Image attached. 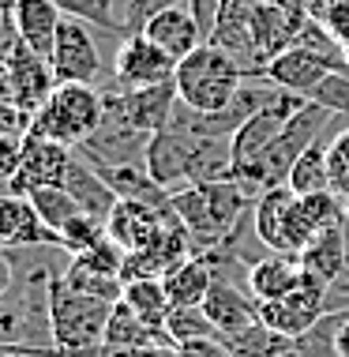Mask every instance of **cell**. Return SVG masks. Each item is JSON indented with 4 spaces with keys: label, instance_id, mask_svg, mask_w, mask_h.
I'll use <instances>...</instances> for the list:
<instances>
[{
    "label": "cell",
    "instance_id": "1",
    "mask_svg": "<svg viewBox=\"0 0 349 357\" xmlns=\"http://www.w3.org/2000/svg\"><path fill=\"white\" fill-rule=\"evenodd\" d=\"M116 301L79 294L61 275L49 278V331L61 357H98Z\"/></svg>",
    "mask_w": 349,
    "mask_h": 357
},
{
    "label": "cell",
    "instance_id": "2",
    "mask_svg": "<svg viewBox=\"0 0 349 357\" xmlns=\"http://www.w3.org/2000/svg\"><path fill=\"white\" fill-rule=\"evenodd\" d=\"M173 83H177V98L184 105H192L199 113H218L240 94L248 75L233 53H226L215 42H203L199 50H192L184 61H177Z\"/></svg>",
    "mask_w": 349,
    "mask_h": 357
},
{
    "label": "cell",
    "instance_id": "3",
    "mask_svg": "<svg viewBox=\"0 0 349 357\" xmlns=\"http://www.w3.org/2000/svg\"><path fill=\"white\" fill-rule=\"evenodd\" d=\"M334 113L327 109V105H319L308 98L300 109L289 117V124L282 132H278V139L270 143V147L259 154L256 162H248L245 169H233L229 177L240 181V185H248L251 192H263V188H274V185H286L289 169H293V162L304 154L312 143L323 136V128L331 124Z\"/></svg>",
    "mask_w": 349,
    "mask_h": 357
},
{
    "label": "cell",
    "instance_id": "4",
    "mask_svg": "<svg viewBox=\"0 0 349 357\" xmlns=\"http://www.w3.org/2000/svg\"><path fill=\"white\" fill-rule=\"evenodd\" d=\"M105 105L102 91L94 83H56V91L42 102V109L31 117V136L56 139L68 147H83L102 128Z\"/></svg>",
    "mask_w": 349,
    "mask_h": 357
},
{
    "label": "cell",
    "instance_id": "5",
    "mask_svg": "<svg viewBox=\"0 0 349 357\" xmlns=\"http://www.w3.org/2000/svg\"><path fill=\"white\" fill-rule=\"evenodd\" d=\"M102 105L105 117L102 124H116V128H135V132H162L173 117V105H177V83H154V86H124L121 94L102 91Z\"/></svg>",
    "mask_w": 349,
    "mask_h": 357
},
{
    "label": "cell",
    "instance_id": "6",
    "mask_svg": "<svg viewBox=\"0 0 349 357\" xmlns=\"http://www.w3.org/2000/svg\"><path fill=\"white\" fill-rule=\"evenodd\" d=\"M331 72H349V64L334 61V56H323L316 50H304V45H289L286 53L270 56L263 68L251 72L248 79L251 83H267V86H274V91H289V94L308 98V94H312Z\"/></svg>",
    "mask_w": 349,
    "mask_h": 357
},
{
    "label": "cell",
    "instance_id": "7",
    "mask_svg": "<svg viewBox=\"0 0 349 357\" xmlns=\"http://www.w3.org/2000/svg\"><path fill=\"white\" fill-rule=\"evenodd\" d=\"M192 158H196V136L180 124H166L162 132H154L143 154V166L162 188L177 192L184 185H192Z\"/></svg>",
    "mask_w": 349,
    "mask_h": 357
},
{
    "label": "cell",
    "instance_id": "8",
    "mask_svg": "<svg viewBox=\"0 0 349 357\" xmlns=\"http://www.w3.org/2000/svg\"><path fill=\"white\" fill-rule=\"evenodd\" d=\"M49 64H53L56 83H94L98 79L102 56L91 38V26L64 15L61 31H56V42H53V53H49Z\"/></svg>",
    "mask_w": 349,
    "mask_h": 357
},
{
    "label": "cell",
    "instance_id": "9",
    "mask_svg": "<svg viewBox=\"0 0 349 357\" xmlns=\"http://www.w3.org/2000/svg\"><path fill=\"white\" fill-rule=\"evenodd\" d=\"M4 83H8V91H12V98L19 102V109L31 113V117L56 91V75H53L49 56L34 53L31 45H23V42L4 56Z\"/></svg>",
    "mask_w": 349,
    "mask_h": 357
},
{
    "label": "cell",
    "instance_id": "10",
    "mask_svg": "<svg viewBox=\"0 0 349 357\" xmlns=\"http://www.w3.org/2000/svg\"><path fill=\"white\" fill-rule=\"evenodd\" d=\"M72 158H75V147H68V143H56V139L31 136V132H26V136H23V158H19L12 192H23V196H31V192H38V188L64 185Z\"/></svg>",
    "mask_w": 349,
    "mask_h": 357
},
{
    "label": "cell",
    "instance_id": "11",
    "mask_svg": "<svg viewBox=\"0 0 349 357\" xmlns=\"http://www.w3.org/2000/svg\"><path fill=\"white\" fill-rule=\"evenodd\" d=\"M116 83L135 91V86H154V83H169L173 72H177V61L154 45L147 34H128L116 50Z\"/></svg>",
    "mask_w": 349,
    "mask_h": 357
},
{
    "label": "cell",
    "instance_id": "12",
    "mask_svg": "<svg viewBox=\"0 0 349 357\" xmlns=\"http://www.w3.org/2000/svg\"><path fill=\"white\" fill-rule=\"evenodd\" d=\"M42 245L61 248L56 229L45 226V218L38 215L31 196H23V192H4V196H0V248L15 252V248H42Z\"/></svg>",
    "mask_w": 349,
    "mask_h": 357
},
{
    "label": "cell",
    "instance_id": "13",
    "mask_svg": "<svg viewBox=\"0 0 349 357\" xmlns=\"http://www.w3.org/2000/svg\"><path fill=\"white\" fill-rule=\"evenodd\" d=\"M203 312L210 316V324H215L226 339H233V335H240L245 327H251L259 320V301L251 297L248 286L215 278L207 289V297H203Z\"/></svg>",
    "mask_w": 349,
    "mask_h": 357
},
{
    "label": "cell",
    "instance_id": "14",
    "mask_svg": "<svg viewBox=\"0 0 349 357\" xmlns=\"http://www.w3.org/2000/svg\"><path fill=\"white\" fill-rule=\"evenodd\" d=\"M166 211L169 207H150V204H139V199H116V207L105 218V237L116 241L132 256L150 245V237L166 222Z\"/></svg>",
    "mask_w": 349,
    "mask_h": 357
},
{
    "label": "cell",
    "instance_id": "15",
    "mask_svg": "<svg viewBox=\"0 0 349 357\" xmlns=\"http://www.w3.org/2000/svg\"><path fill=\"white\" fill-rule=\"evenodd\" d=\"M143 34H147L154 45H162L173 61H184L192 50H199V45L207 42V34H203L199 19L192 15L188 4H173V8L154 12L147 23H143Z\"/></svg>",
    "mask_w": 349,
    "mask_h": 357
},
{
    "label": "cell",
    "instance_id": "16",
    "mask_svg": "<svg viewBox=\"0 0 349 357\" xmlns=\"http://www.w3.org/2000/svg\"><path fill=\"white\" fill-rule=\"evenodd\" d=\"M256 4L259 0H218V19H215V34H210V42L240 61L245 75L256 72V53H251V15H256Z\"/></svg>",
    "mask_w": 349,
    "mask_h": 357
},
{
    "label": "cell",
    "instance_id": "17",
    "mask_svg": "<svg viewBox=\"0 0 349 357\" xmlns=\"http://www.w3.org/2000/svg\"><path fill=\"white\" fill-rule=\"evenodd\" d=\"M297 204V192L289 185L263 188L251 207V234L267 252H286V218Z\"/></svg>",
    "mask_w": 349,
    "mask_h": 357
},
{
    "label": "cell",
    "instance_id": "18",
    "mask_svg": "<svg viewBox=\"0 0 349 357\" xmlns=\"http://www.w3.org/2000/svg\"><path fill=\"white\" fill-rule=\"evenodd\" d=\"M12 19L23 45H31L42 56L53 53L56 31H61V19H64L56 0H12Z\"/></svg>",
    "mask_w": 349,
    "mask_h": 357
},
{
    "label": "cell",
    "instance_id": "19",
    "mask_svg": "<svg viewBox=\"0 0 349 357\" xmlns=\"http://www.w3.org/2000/svg\"><path fill=\"white\" fill-rule=\"evenodd\" d=\"M300 259L286 252H267L248 267V289L256 301H282V297L300 282Z\"/></svg>",
    "mask_w": 349,
    "mask_h": 357
},
{
    "label": "cell",
    "instance_id": "20",
    "mask_svg": "<svg viewBox=\"0 0 349 357\" xmlns=\"http://www.w3.org/2000/svg\"><path fill=\"white\" fill-rule=\"evenodd\" d=\"M64 188L75 196V204H79L86 215H94V218H109V211L116 207V192L102 181V173L91 166V162L83 158L79 151H75V158H72V166H68V177H64Z\"/></svg>",
    "mask_w": 349,
    "mask_h": 357
},
{
    "label": "cell",
    "instance_id": "21",
    "mask_svg": "<svg viewBox=\"0 0 349 357\" xmlns=\"http://www.w3.org/2000/svg\"><path fill=\"white\" fill-rule=\"evenodd\" d=\"M162 286H166V297L173 308H196L203 305V297H207L210 282H215V275H210V267L203 264V256H184L177 264L169 267L166 275H158Z\"/></svg>",
    "mask_w": 349,
    "mask_h": 357
},
{
    "label": "cell",
    "instance_id": "22",
    "mask_svg": "<svg viewBox=\"0 0 349 357\" xmlns=\"http://www.w3.org/2000/svg\"><path fill=\"white\" fill-rule=\"evenodd\" d=\"M297 259H300L304 271L319 275L327 286H331L346 267V222L342 226H331V229H319V234L300 248Z\"/></svg>",
    "mask_w": 349,
    "mask_h": 357
},
{
    "label": "cell",
    "instance_id": "23",
    "mask_svg": "<svg viewBox=\"0 0 349 357\" xmlns=\"http://www.w3.org/2000/svg\"><path fill=\"white\" fill-rule=\"evenodd\" d=\"M105 350H128V346H173V339L158 327L143 324L139 316L132 312L124 301L113 305L109 312V324H105Z\"/></svg>",
    "mask_w": 349,
    "mask_h": 357
},
{
    "label": "cell",
    "instance_id": "24",
    "mask_svg": "<svg viewBox=\"0 0 349 357\" xmlns=\"http://www.w3.org/2000/svg\"><path fill=\"white\" fill-rule=\"evenodd\" d=\"M121 301L128 305L143 324H150V327H158V331H166V320H169L173 305H169L166 286H162L158 275L128 278V282H124V297H121Z\"/></svg>",
    "mask_w": 349,
    "mask_h": 357
},
{
    "label": "cell",
    "instance_id": "25",
    "mask_svg": "<svg viewBox=\"0 0 349 357\" xmlns=\"http://www.w3.org/2000/svg\"><path fill=\"white\" fill-rule=\"evenodd\" d=\"M327 143H331V124H327L323 136H319L312 147H308V151L293 162L286 185L293 188L297 196H308V192H327V188H331V173H327Z\"/></svg>",
    "mask_w": 349,
    "mask_h": 357
},
{
    "label": "cell",
    "instance_id": "26",
    "mask_svg": "<svg viewBox=\"0 0 349 357\" xmlns=\"http://www.w3.org/2000/svg\"><path fill=\"white\" fill-rule=\"evenodd\" d=\"M31 199H34V207H38V215L45 218V226L56 229V237H61V229L68 226V222H75L79 215H86V211L75 204V196L68 192L64 185H49V188H38L31 192Z\"/></svg>",
    "mask_w": 349,
    "mask_h": 357
},
{
    "label": "cell",
    "instance_id": "27",
    "mask_svg": "<svg viewBox=\"0 0 349 357\" xmlns=\"http://www.w3.org/2000/svg\"><path fill=\"white\" fill-rule=\"evenodd\" d=\"M64 15L79 19L86 26H102L109 34H128L124 15H116V0H56Z\"/></svg>",
    "mask_w": 349,
    "mask_h": 357
},
{
    "label": "cell",
    "instance_id": "28",
    "mask_svg": "<svg viewBox=\"0 0 349 357\" xmlns=\"http://www.w3.org/2000/svg\"><path fill=\"white\" fill-rule=\"evenodd\" d=\"M166 335L173 339V346L192 342V339H226V335L210 324V316L203 312V305H196V308H173L169 320H166Z\"/></svg>",
    "mask_w": 349,
    "mask_h": 357
},
{
    "label": "cell",
    "instance_id": "29",
    "mask_svg": "<svg viewBox=\"0 0 349 357\" xmlns=\"http://www.w3.org/2000/svg\"><path fill=\"white\" fill-rule=\"evenodd\" d=\"M300 211H304V218L312 222V229H331V226H342L349 218V204L346 196H338V192H308V196H300Z\"/></svg>",
    "mask_w": 349,
    "mask_h": 357
},
{
    "label": "cell",
    "instance_id": "30",
    "mask_svg": "<svg viewBox=\"0 0 349 357\" xmlns=\"http://www.w3.org/2000/svg\"><path fill=\"white\" fill-rule=\"evenodd\" d=\"M61 278H64L72 289L91 294V297H102V301H121V297H124V278L91 271V267H79V264H68L64 271H61Z\"/></svg>",
    "mask_w": 349,
    "mask_h": 357
},
{
    "label": "cell",
    "instance_id": "31",
    "mask_svg": "<svg viewBox=\"0 0 349 357\" xmlns=\"http://www.w3.org/2000/svg\"><path fill=\"white\" fill-rule=\"evenodd\" d=\"M327 173H331V192L349 199V117L346 128H338L327 143Z\"/></svg>",
    "mask_w": 349,
    "mask_h": 357
},
{
    "label": "cell",
    "instance_id": "32",
    "mask_svg": "<svg viewBox=\"0 0 349 357\" xmlns=\"http://www.w3.org/2000/svg\"><path fill=\"white\" fill-rule=\"evenodd\" d=\"M102 237H105V222L94 218V215H79L75 222H68V226L61 229V248L68 256H79Z\"/></svg>",
    "mask_w": 349,
    "mask_h": 357
},
{
    "label": "cell",
    "instance_id": "33",
    "mask_svg": "<svg viewBox=\"0 0 349 357\" xmlns=\"http://www.w3.org/2000/svg\"><path fill=\"white\" fill-rule=\"evenodd\" d=\"M26 128H31V113L19 109L8 83H0V136H26Z\"/></svg>",
    "mask_w": 349,
    "mask_h": 357
},
{
    "label": "cell",
    "instance_id": "34",
    "mask_svg": "<svg viewBox=\"0 0 349 357\" xmlns=\"http://www.w3.org/2000/svg\"><path fill=\"white\" fill-rule=\"evenodd\" d=\"M177 354L180 357H237L226 339H192V342H180Z\"/></svg>",
    "mask_w": 349,
    "mask_h": 357
},
{
    "label": "cell",
    "instance_id": "35",
    "mask_svg": "<svg viewBox=\"0 0 349 357\" xmlns=\"http://www.w3.org/2000/svg\"><path fill=\"white\" fill-rule=\"evenodd\" d=\"M267 4H274L278 12H286V15H293V19H304L308 8H312V0H267Z\"/></svg>",
    "mask_w": 349,
    "mask_h": 357
},
{
    "label": "cell",
    "instance_id": "36",
    "mask_svg": "<svg viewBox=\"0 0 349 357\" xmlns=\"http://www.w3.org/2000/svg\"><path fill=\"white\" fill-rule=\"evenodd\" d=\"M12 289V259L4 256V248H0V297Z\"/></svg>",
    "mask_w": 349,
    "mask_h": 357
},
{
    "label": "cell",
    "instance_id": "37",
    "mask_svg": "<svg viewBox=\"0 0 349 357\" xmlns=\"http://www.w3.org/2000/svg\"><path fill=\"white\" fill-rule=\"evenodd\" d=\"M0 83H4V56H0Z\"/></svg>",
    "mask_w": 349,
    "mask_h": 357
}]
</instances>
